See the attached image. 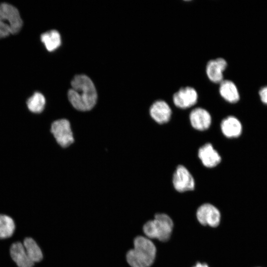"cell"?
Here are the masks:
<instances>
[{
  "label": "cell",
  "instance_id": "cell-13",
  "mask_svg": "<svg viewBox=\"0 0 267 267\" xmlns=\"http://www.w3.org/2000/svg\"><path fill=\"white\" fill-rule=\"evenodd\" d=\"M220 128L223 135L229 138L238 137L242 130L239 120L233 116H228L222 119Z\"/></svg>",
  "mask_w": 267,
  "mask_h": 267
},
{
  "label": "cell",
  "instance_id": "cell-14",
  "mask_svg": "<svg viewBox=\"0 0 267 267\" xmlns=\"http://www.w3.org/2000/svg\"><path fill=\"white\" fill-rule=\"evenodd\" d=\"M10 255L18 267H33L34 263L29 258L23 243H13L10 248Z\"/></svg>",
  "mask_w": 267,
  "mask_h": 267
},
{
  "label": "cell",
  "instance_id": "cell-17",
  "mask_svg": "<svg viewBox=\"0 0 267 267\" xmlns=\"http://www.w3.org/2000/svg\"><path fill=\"white\" fill-rule=\"evenodd\" d=\"M23 244L29 258L34 263L43 259V252L34 239L27 237L24 239Z\"/></svg>",
  "mask_w": 267,
  "mask_h": 267
},
{
  "label": "cell",
  "instance_id": "cell-8",
  "mask_svg": "<svg viewBox=\"0 0 267 267\" xmlns=\"http://www.w3.org/2000/svg\"><path fill=\"white\" fill-rule=\"evenodd\" d=\"M198 99L197 90L193 87H181L173 95V101L178 108L185 109L196 104Z\"/></svg>",
  "mask_w": 267,
  "mask_h": 267
},
{
  "label": "cell",
  "instance_id": "cell-5",
  "mask_svg": "<svg viewBox=\"0 0 267 267\" xmlns=\"http://www.w3.org/2000/svg\"><path fill=\"white\" fill-rule=\"evenodd\" d=\"M172 183L175 189L178 192L193 190L195 186L193 177L182 165L177 166L173 175Z\"/></svg>",
  "mask_w": 267,
  "mask_h": 267
},
{
  "label": "cell",
  "instance_id": "cell-3",
  "mask_svg": "<svg viewBox=\"0 0 267 267\" xmlns=\"http://www.w3.org/2000/svg\"><path fill=\"white\" fill-rule=\"evenodd\" d=\"M173 226V222L170 216L164 213H157L154 219L148 221L144 224L143 231L149 239L166 242L171 237Z\"/></svg>",
  "mask_w": 267,
  "mask_h": 267
},
{
  "label": "cell",
  "instance_id": "cell-1",
  "mask_svg": "<svg viewBox=\"0 0 267 267\" xmlns=\"http://www.w3.org/2000/svg\"><path fill=\"white\" fill-rule=\"evenodd\" d=\"M72 88L68 97L72 106L82 111L91 110L95 105L97 94L91 80L85 75L75 76L71 81Z\"/></svg>",
  "mask_w": 267,
  "mask_h": 267
},
{
  "label": "cell",
  "instance_id": "cell-15",
  "mask_svg": "<svg viewBox=\"0 0 267 267\" xmlns=\"http://www.w3.org/2000/svg\"><path fill=\"white\" fill-rule=\"evenodd\" d=\"M219 93L221 97L229 103L237 102L240 98L236 85L229 80H223L219 84Z\"/></svg>",
  "mask_w": 267,
  "mask_h": 267
},
{
  "label": "cell",
  "instance_id": "cell-11",
  "mask_svg": "<svg viewBox=\"0 0 267 267\" xmlns=\"http://www.w3.org/2000/svg\"><path fill=\"white\" fill-rule=\"evenodd\" d=\"M227 63L222 57L212 59L208 61L206 66V73L210 81L220 84L223 79V72L226 69Z\"/></svg>",
  "mask_w": 267,
  "mask_h": 267
},
{
  "label": "cell",
  "instance_id": "cell-12",
  "mask_svg": "<svg viewBox=\"0 0 267 267\" xmlns=\"http://www.w3.org/2000/svg\"><path fill=\"white\" fill-rule=\"evenodd\" d=\"M198 157L203 165L208 168L217 166L222 161L219 152L209 142L204 144L198 149Z\"/></svg>",
  "mask_w": 267,
  "mask_h": 267
},
{
  "label": "cell",
  "instance_id": "cell-21",
  "mask_svg": "<svg viewBox=\"0 0 267 267\" xmlns=\"http://www.w3.org/2000/svg\"><path fill=\"white\" fill-rule=\"evenodd\" d=\"M193 267H209L208 265L206 263H201L198 262Z\"/></svg>",
  "mask_w": 267,
  "mask_h": 267
},
{
  "label": "cell",
  "instance_id": "cell-9",
  "mask_svg": "<svg viewBox=\"0 0 267 267\" xmlns=\"http://www.w3.org/2000/svg\"><path fill=\"white\" fill-rule=\"evenodd\" d=\"M191 127L199 131L209 129L212 124V116L210 112L202 107H196L192 109L189 115Z\"/></svg>",
  "mask_w": 267,
  "mask_h": 267
},
{
  "label": "cell",
  "instance_id": "cell-22",
  "mask_svg": "<svg viewBox=\"0 0 267 267\" xmlns=\"http://www.w3.org/2000/svg\"></svg>",
  "mask_w": 267,
  "mask_h": 267
},
{
  "label": "cell",
  "instance_id": "cell-4",
  "mask_svg": "<svg viewBox=\"0 0 267 267\" xmlns=\"http://www.w3.org/2000/svg\"><path fill=\"white\" fill-rule=\"evenodd\" d=\"M22 25L17 8L7 3H0V39L18 33Z\"/></svg>",
  "mask_w": 267,
  "mask_h": 267
},
{
  "label": "cell",
  "instance_id": "cell-16",
  "mask_svg": "<svg viewBox=\"0 0 267 267\" xmlns=\"http://www.w3.org/2000/svg\"><path fill=\"white\" fill-rule=\"evenodd\" d=\"M41 40L49 51L56 49L60 45L61 42L60 34L55 30H50L42 34Z\"/></svg>",
  "mask_w": 267,
  "mask_h": 267
},
{
  "label": "cell",
  "instance_id": "cell-19",
  "mask_svg": "<svg viewBox=\"0 0 267 267\" xmlns=\"http://www.w3.org/2000/svg\"><path fill=\"white\" fill-rule=\"evenodd\" d=\"M15 228L14 222L10 217L6 215H0V239L10 237Z\"/></svg>",
  "mask_w": 267,
  "mask_h": 267
},
{
  "label": "cell",
  "instance_id": "cell-20",
  "mask_svg": "<svg viewBox=\"0 0 267 267\" xmlns=\"http://www.w3.org/2000/svg\"><path fill=\"white\" fill-rule=\"evenodd\" d=\"M259 95L262 101L267 104V86L262 88L260 90Z\"/></svg>",
  "mask_w": 267,
  "mask_h": 267
},
{
  "label": "cell",
  "instance_id": "cell-10",
  "mask_svg": "<svg viewBox=\"0 0 267 267\" xmlns=\"http://www.w3.org/2000/svg\"><path fill=\"white\" fill-rule=\"evenodd\" d=\"M149 114L155 122L162 125L170 121L172 115V110L166 101L159 99L154 101L150 106Z\"/></svg>",
  "mask_w": 267,
  "mask_h": 267
},
{
  "label": "cell",
  "instance_id": "cell-18",
  "mask_svg": "<svg viewBox=\"0 0 267 267\" xmlns=\"http://www.w3.org/2000/svg\"><path fill=\"white\" fill-rule=\"evenodd\" d=\"M26 104L28 109L34 113L42 112L45 106V99L43 94L35 92L27 100Z\"/></svg>",
  "mask_w": 267,
  "mask_h": 267
},
{
  "label": "cell",
  "instance_id": "cell-7",
  "mask_svg": "<svg viewBox=\"0 0 267 267\" xmlns=\"http://www.w3.org/2000/svg\"><path fill=\"white\" fill-rule=\"evenodd\" d=\"M196 218L202 225L215 227L221 221V213L219 209L210 203H204L197 209Z\"/></svg>",
  "mask_w": 267,
  "mask_h": 267
},
{
  "label": "cell",
  "instance_id": "cell-6",
  "mask_svg": "<svg viewBox=\"0 0 267 267\" xmlns=\"http://www.w3.org/2000/svg\"><path fill=\"white\" fill-rule=\"evenodd\" d=\"M51 132L57 142L63 147L69 146L74 141L70 123L67 119L54 121L51 126Z\"/></svg>",
  "mask_w": 267,
  "mask_h": 267
},
{
  "label": "cell",
  "instance_id": "cell-2",
  "mask_svg": "<svg viewBox=\"0 0 267 267\" xmlns=\"http://www.w3.org/2000/svg\"><path fill=\"white\" fill-rule=\"evenodd\" d=\"M156 248L150 239L142 236H136L134 248L127 253L126 259L131 267H150L154 263Z\"/></svg>",
  "mask_w": 267,
  "mask_h": 267
}]
</instances>
